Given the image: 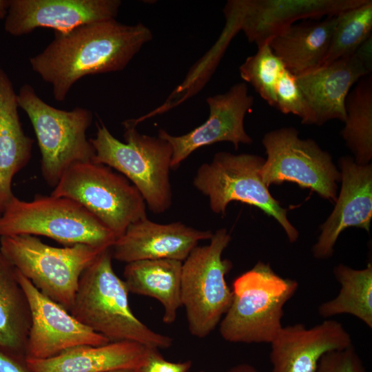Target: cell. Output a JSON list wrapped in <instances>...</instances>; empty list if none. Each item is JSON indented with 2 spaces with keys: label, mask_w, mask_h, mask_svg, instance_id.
I'll list each match as a JSON object with an SVG mask.
<instances>
[{
  "label": "cell",
  "mask_w": 372,
  "mask_h": 372,
  "mask_svg": "<svg viewBox=\"0 0 372 372\" xmlns=\"http://www.w3.org/2000/svg\"><path fill=\"white\" fill-rule=\"evenodd\" d=\"M337 23L322 65L354 54L372 32V1L366 0L337 15Z\"/></svg>",
  "instance_id": "obj_27"
},
{
  "label": "cell",
  "mask_w": 372,
  "mask_h": 372,
  "mask_svg": "<svg viewBox=\"0 0 372 372\" xmlns=\"http://www.w3.org/2000/svg\"><path fill=\"white\" fill-rule=\"evenodd\" d=\"M183 262L173 259L142 260L127 263L123 276L129 292L149 296L163 306V321L173 323L181 303Z\"/></svg>",
  "instance_id": "obj_23"
},
{
  "label": "cell",
  "mask_w": 372,
  "mask_h": 372,
  "mask_svg": "<svg viewBox=\"0 0 372 372\" xmlns=\"http://www.w3.org/2000/svg\"><path fill=\"white\" fill-rule=\"evenodd\" d=\"M17 275L25 293L31 313L25 358L45 359L74 347L99 346L110 342L43 295L17 269Z\"/></svg>",
  "instance_id": "obj_14"
},
{
  "label": "cell",
  "mask_w": 372,
  "mask_h": 372,
  "mask_svg": "<svg viewBox=\"0 0 372 372\" xmlns=\"http://www.w3.org/2000/svg\"><path fill=\"white\" fill-rule=\"evenodd\" d=\"M354 55L371 72L372 70V35L358 48Z\"/></svg>",
  "instance_id": "obj_33"
},
{
  "label": "cell",
  "mask_w": 372,
  "mask_h": 372,
  "mask_svg": "<svg viewBox=\"0 0 372 372\" xmlns=\"http://www.w3.org/2000/svg\"><path fill=\"white\" fill-rule=\"evenodd\" d=\"M199 372H206V371H199Z\"/></svg>",
  "instance_id": "obj_37"
},
{
  "label": "cell",
  "mask_w": 372,
  "mask_h": 372,
  "mask_svg": "<svg viewBox=\"0 0 372 372\" xmlns=\"http://www.w3.org/2000/svg\"><path fill=\"white\" fill-rule=\"evenodd\" d=\"M208 118L189 132L173 136L159 130L158 136L172 147V169L177 168L196 149L218 142L231 143L238 149L240 144H250L251 138L244 127L246 114L251 110L254 98L248 92L245 83H238L223 94L207 98Z\"/></svg>",
  "instance_id": "obj_12"
},
{
  "label": "cell",
  "mask_w": 372,
  "mask_h": 372,
  "mask_svg": "<svg viewBox=\"0 0 372 372\" xmlns=\"http://www.w3.org/2000/svg\"><path fill=\"white\" fill-rule=\"evenodd\" d=\"M270 344L272 372H316L325 353L353 346L342 324L331 319L309 329L300 323L282 327Z\"/></svg>",
  "instance_id": "obj_17"
},
{
  "label": "cell",
  "mask_w": 372,
  "mask_h": 372,
  "mask_svg": "<svg viewBox=\"0 0 372 372\" xmlns=\"http://www.w3.org/2000/svg\"><path fill=\"white\" fill-rule=\"evenodd\" d=\"M340 285L339 293L334 298L322 303L318 314L329 318L340 314H350L372 329V265L354 269L339 264L333 269Z\"/></svg>",
  "instance_id": "obj_25"
},
{
  "label": "cell",
  "mask_w": 372,
  "mask_h": 372,
  "mask_svg": "<svg viewBox=\"0 0 372 372\" xmlns=\"http://www.w3.org/2000/svg\"><path fill=\"white\" fill-rule=\"evenodd\" d=\"M111 248L104 250L81 276L70 313L110 342L132 341L167 349L173 339L138 320L129 304L128 290L112 264Z\"/></svg>",
  "instance_id": "obj_2"
},
{
  "label": "cell",
  "mask_w": 372,
  "mask_h": 372,
  "mask_svg": "<svg viewBox=\"0 0 372 372\" xmlns=\"http://www.w3.org/2000/svg\"><path fill=\"white\" fill-rule=\"evenodd\" d=\"M17 100L34 128L41 156L42 176L50 186L54 187L73 164L92 161L95 151L86 136L93 120L90 110L81 107L70 111L55 108L28 83L21 87Z\"/></svg>",
  "instance_id": "obj_6"
},
{
  "label": "cell",
  "mask_w": 372,
  "mask_h": 372,
  "mask_svg": "<svg viewBox=\"0 0 372 372\" xmlns=\"http://www.w3.org/2000/svg\"><path fill=\"white\" fill-rule=\"evenodd\" d=\"M51 195L81 204L116 238L131 224L147 218L146 203L135 186L109 166L93 161L68 167Z\"/></svg>",
  "instance_id": "obj_9"
},
{
  "label": "cell",
  "mask_w": 372,
  "mask_h": 372,
  "mask_svg": "<svg viewBox=\"0 0 372 372\" xmlns=\"http://www.w3.org/2000/svg\"><path fill=\"white\" fill-rule=\"evenodd\" d=\"M108 372H141L140 369H120V370H116V371H112Z\"/></svg>",
  "instance_id": "obj_36"
},
{
  "label": "cell",
  "mask_w": 372,
  "mask_h": 372,
  "mask_svg": "<svg viewBox=\"0 0 372 372\" xmlns=\"http://www.w3.org/2000/svg\"><path fill=\"white\" fill-rule=\"evenodd\" d=\"M43 236L65 246L111 248L116 237L94 215L66 197L36 195L31 201L13 196L0 216V237Z\"/></svg>",
  "instance_id": "obj_5"
},
{
  "label": "cell",
  "mask_w": 372,
  "mask_h": 372,
  "mask_svg": "<svg viewBox=\"0 0 372 372\" xmlns=\"http://www.w3.org/2000/svg\"><path fill=\"white\" fill-rule=\"evenodd\" d=\"M10 2V0H0V20L5 19L8 13Z\"/></svg>",
  "instance_id": "obj_35"
},
{
  "label": "cell",
  "mask_w": 372,
  "mask_h": 372,
  "mask_svg": "<svg viewBox=\"0 0 372 372\" xmlns=\"http://www.w3.org/2000/svg\"><path fill=\"white\" fill-rule=\"evenodd\" d=\"M265 159L250 154L216 153L210 163L202 164L194 186L209 198L215 214H225L229 203L239 201L256 207L282 226L290 242L297 240L298 230L287 218V209L270 194L260 176Z\"/></svg>",
  "instance_id": "obj_10"
},
{
  "label": "cell",
  "mask_w": 372,
  "mask_h": 372,
  "mask_svg": "<svg viewBox=\"0 0 372 372\" xmlns=\"http://www.w3.org/2000/svg\"><path fill=\"white\" fill-rule=\"evenodd\" d=\"M227 372H260L248 363H240L231 367Z\"/></svg>",
  "instance_id": "obj_34"
},
{
  "label": "cell",
  "mask_w": 372,
  "mask_h": 372,
  "mask_svg": "<svg viewBox=\"0 0 372 372\" xmlns=\"http://www.w3.org/2000/svg\"><path fill=\"white\" fill-rule=\"evenodd\" d=\"M342 187L335 206L321 226V233L312 248L318 259L333 254L340 234L347 227H356L369 231L372 218V165H360L350 156L340 158Z\"/></svg>",
  "instance_id": "obj_16"
},
{
  "label": "cell",
  "mask_w": 372,
  "mask_h": 372,
  "mask_svg": "<svg viewBox=\"0 0 372 372\" xmlns=\"http://www.w3.org/2000/svg\"><path fill=\"white\" fill-rule=\"evenodd\" d=\"M345 125L341 134L356 163L369 164L372 158V77L360 79L345 101Z\"/></svg>",
  "instance_id": "obj_26"
},
{
  "label": "cell",
  "mask_w": 372,
  "mask_h": 372,
  "mask_svg": "<svg viewBox=\"0 0 372 372\" xmlns=\"http://www.w3.org/2000/svg\"><path fill=\"white\" fill-rule=\"evenodd\" d=\"M231 237L226 229L213 234L209 244L196 246L182 265L181 303L189 333L198 338L207 337L219 324L233 298L225 276L232 263L223 259Z\"/></svg>",
  "instance_id": "obj_8"
},
{
  "label": "cell",
  "mask_w": 372,
  "mask_h": 372,
  "mask_svg": "<svg viewBox=\"0 0 372 372\" xmlns=\"http://www.w3.org/2000/svg\"><path fill=\"white\" fill-rule=\"evenodd\" d=\"M298 288L296 280L258 261L234 280L231 304L219 323L220 336L231 343L270 344L282 327L283 307Z\"/></svg>",
  "instance_id": "obj_4"
},
{
  "label": "cell",
  "mask_w": 372,
  "mask_h": 372,
  "mask_svg": "<svg viewBox=\"0 0 372 372\" xmlns=\"http://www.w3.org/2000/svg\"><path fill=\"white\" fill-rule=\"evenodd\" d=\"M134 119L123 123V143L116 138L99 120L94 138H90L95 155L93 162L114 169L138 190L154 214L166 211L172 205L169 179L172 147L161 137L142 134Z\"/></svg>",
  "instance_id": "obj_3"
},
{
  "label": "cell",
  "mask_w": 372,
  "mask_h": 372,
  "mask_svg": "<svg viewBox=\"0 0 372 372\" xmlns=\"http://www.w3.org/2000/svg\"><path fill=\"white\" fill-rule=\"evenodd\" d=\"M337 15L294 23L268 43L287 70L298 76L320 67L328 52Z\"/></svg>",
  "instance_id": "obj_22"
},
{
  "label": "cell",
  "mask_w": 372,
  "mask_h": 372,
  "mask_svg": "<svg viewBox=\"0 0 372 372\" xmlns=\"http://www.w3.org/2000/svg\"><path fill=\"white\" fill-rule=\"evenodd\" d=\"M152 347L132 341L80 345L45 359L26 358L32 372H108L139 369L146 363Z\"/></svg>",
  "instance_id": "obj_20"
},
{
  "label": "cell",
  "mask_w": 372,
  "mask_h": 372,
  "mask_svg": "<svg viewBox=\"0 0 372 372\" xmlns=\"http://www.w3.org/2000/svg\"><path fill=\"white\" fill-rule=\"evenodd\" d=\"M275 107L283 114H293L306 125H314L311 109L297 83L296 76L285 70L275 87Z\"/></svg>",
  "instance_id": "obj_29"
},
{
  "label": "cell",
  "mask_w": 372,
  "mask_h": 372,
  "mask_svg": "<svg viewBox=\"0 0 372 372\" xmlns=\"http://www.w3.org/2000/svg\"><path fill=\"white\" fill-rule=\"evenodd\" d=\"M262 142L267 158L260 176L267 187L292 182L335 202L340 172L314 141L300 138L293 127H282L265 134Z\"/></svg>",
  "instance_id": "obj_11"
},
{
  "label": "cell",
  "mask_w": 372,
  "mask_h": 372,
  "mask_svg": "<svg viewBox=\"0 0 372 372\" xmlns=\"http://www.w3.org/2000/svg\"><path fill=\"white\" fill-rule=\"evenodd\" d=\"M286 68L268 43L258 47L240 66V77L271 106L275 107V87Z\"/></svg>",
  "instance_id": "obj_28"
},
{
  "label": "cell",
  "mask_w": 372,
  "mask_h": 372,
  "mask_svg": "<svg viewBox=\"0 0 372 372\" xmlns=\"http://www.w3.org/2000/svg\"><path fill=\"white\" fill-rule=\"evenodd\" d=\"M105 249L83 244L56 247L31 235L0 238L6 258L39 291L69 311L81 274Z\"/></svg>",
  "instance_id": "obj_7"
},
{
  "label": "cell",
  "mask_w": 372,
  "mask_h": 372,
  "mask_svg": "<svg viewBox=\"0 0 372 372\" xmlns=\"http://www.w3.org/2000/svg\"><path fill=\"white\" fill-rule=\"evenodd\" d=\"M17 94L0 67V213L14 196V176L29 163L34 140L25 135L18 113Z\"/></svg>",
  "instance_id": "obj_21"
},
{
  "label": "cell",
  "mask_w": 372,
  "mask_h": 372,
  "mask_svg": "<svg viewBox=\"0 0 372 372\" xmlns=\"http://www.w3.org/2000/svg\"><path fill=\"white\" fill-rule=\"evenodd\" d=\"M119 0H10L4 29L21 37L39 28L65 33L82 25L115 19Z\"/></svg>",
  "instance_id": "obj_15"
},
{
  "label": "cell",
  "mask_w": 372,
  "mask_h": 372,
  "mask_svg": "<svg viewBox=\"0 0 372 372\" xmlns=\"http://www.w3.org/2000/svg\"><path fill=\"white\" fill-rule=\"evenodd\" d=\"M31 313L15 267L0 251V349L25 361Z\"/></svg>",
  "instance_id": "obj_24"
},
{
  "label": "cell",
  "mask_w": 372,
  "mask_h": 372,
  "mask_svg": "<svg viewBox=\"0 0 372 372\" xmlns=\"http://www.w3.org/2000/svg\"><path fill=\"white\" fill-rule=\"evenodd\" d=\"M316 372H368L353 346L325 353Z\"/></svg>",
  "instance_id": "obj_30"
},
{
  "label": "cell",
  "mask_w": 372,
  "mask_h": 372,
  "mask_svg": "<svg viewBox=\"0 0 372 372\" xmlns=\"http://www.w3.org/2000/svg\"><path fill=\"white\" fill-rule=\"evenodd\" d=\"M192 365L189 360L179 362L167 361L158 349L151 348L147 360L140 370L141 372H187Z\"/></svg>",
  "instance_id": "obj_31"
},
{
  "label": "cell",
  "mask_w": 372,
  "mask_h": 372,
  "mask_svg": "<svg viewBox=\"0 0 372 372\" xmlns=\"http://www.w3.org/2000/svg\"><path fill=\"white\" fill-rule=\"evenodd\" d=\"M0 372H32L25 361L0 349Z\"/></svg>",
  "instance_id": "obj_32"
},
{
  "label": "cell",
  "mask_w": 372,
  "mask_h": 372,
  "mask_svg": "<svg viewBox=\"0 0 372 372\" xmlns=\"http://www.w3.org/2000/svg\"><path fill=\"white\" fill-rule=\"evenodd\" d=\"M152 38L143 23L126 25L116 19L92 23L55 32L43 51L30 58V65L52 86L54 99L63 102L81 78L125 69Z\"/></svg>",
  "instance_id": "obj_1"
},
{
  "label": "cell",
  "mask_w": 372,
  "mask_h": 372,
  "mask_svg": "<svg viewBox=\"0 0 372 372\" xmlns=\"http://www.w3.org/2000/svg\"><path fill=\"white\" fill-rule=\"evenodd\" d=\"M1 214L0 213V216H1Z\"/></svg>",
  "instance_id": "obj_38"
},
{
  "label": "cell",
  "mask_w": 372,
  "mask_h": 372,
  "mask_svg": "<svg viewBox=\"0 0 372 372\" xmlns=\"http://www.w3.org/2000/svg\"><path fill=\"white\" fill-rule=\"evenodd\" d=\"M213 233L187 226L180 222L160 224L145 218L131 224L111 247L112 258L129 263L152 260L184 261L200 240Z\"/></svg>",
  "instance_id": "obj_18"
},
{
  "label": "cell",
  "mask_w": 372,
  "mask_h": 372,
  "mask_svg": "<svg viewBox=\"0 0 372 372\" xmlns=\"http://www.w3.org/2000/svg\"><path fill=\"white\" fill-rule=\"evenodd\" d=\"M366 0H231L224 10L234 17L239 30L258 47L300 19L336 15Z\"/></svg>",
  "instance_id": "obj_13"
},
{
  "label": "cell",
  "mask_w": 372,
  "mask_h": 372,
  "mask_svg": "<svg viewBox=\"0 0 372 372\" xmlns=\"http://www.w3.org/2000/svg\"><path fill=\"white\" fill-rule=\"evenodd\" d=\"M371 74L353 54L296 76L311 109L314 125L346 118L345 101L351 87Z\"/></svg>",
  "instance_id": "obj_19"
}]
</instances>
